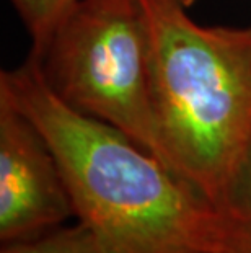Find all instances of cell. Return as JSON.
<instances>
[{
	"label": "cell",
	"mask_w": 251,
	"mask_h": 253,
	"mask_svg": "<svg viewBox=\"0 0 251 253\" xmlns=\"http://www.w3.org/2000/svg\"><path fill=\"white\" fill-rule=\"evenodd\" d=\"M186 253H220V252H207V250H196V252H186Z\"/></svg>",
	"instance_id": "9"
},
{
	"label": "cell",
	"mask_w": 251,
	"mask_h": 253,
	"mask_svg": "<svg viewBox=\"0 0 251 253\" xmlns=\"http://www.w3.org/2000/svg\"><path fill=\"white\" fill-rule=\"evenodd\" d=\"M31 38V56L41 57L78 0H12Z\"/></svg>",
	"instance_id": "6"
},
{
	"label": "cell",
	"mask_w": 251,
	"mask_h": 253,
	"mask_svg": "<svg viewBox=\"0 0 251 253\" xmlns=\"http://www.w3.org/2000/svg\"><path fill=\"white\" fill-rule=\"evenodd\" d=\"M197 2V0H181V3L184 5L186 8H189V7H193V5Z\"/></svg>",
	"instance_id": "8"
},
{
	"label": "cell",
	"mask_w": 251,
	"mask_h": 253,
	"mask_svg": "<svg viewBox=\"0 0 251 253\" xmlns=\"http://www.w3.org/2000/svg\"><path fill=\"white\" fill-rule=\"evenodd\" d=\"M0 253H105L87 225H62L36 239L3 244Z\"/></svg>",
	"instance_id": "7"
},
{
	"label": "cell",
	"mask_w": 251,
	"mask_h": 253,
	"mask_svg": "<svg viewBox=\"0 0 251 253\" xmlns=\"http://www.w3.org/2000/svg\"><path fill=\"white\" fill-rule=\"evenodd\" d=\"M75 217L49 144L5 95H0V242L36 239Z\"/></svg>",
	"instance_id": "4"
},
{
	"label": "cell",
	"mask_w": 251,
	"mask_h": 253,
	"mask_svg": "<svg viewBox=\"0 0 251 253\" xmlns=\"http://www.w3.org/2000/svg\"><path fill=\"white\" fill-rule=\"evenodd\" d=\"M215 206L220 212L217 252L251 253V144Z\"/></svg>",
	"instance_id": "5"
},
{
	"label": "cell",
	"mask_w": 251,
	"mask_h": 253,
	"mask_svg": "<svg viewBox=\"0 0 251 253\" xmlns=\"http://www.w3.org/2000/svg\"><path fill=\"white\" fill-rule=\"evenodd\" d=\"M0 95L44 136L75 217L105 253L217 252L215 204L127 134L59 98L36 57L2 71Z\"/></svg>",
	"instance_id": "1"
},
{
	"label": "cell",
	"mask_w": 251,
	"mask_h": 253,
	"mask_svg": "<svg viewBox=\"0 0 251 253\" xmlns=\"http://www.w3.org/2000/svg\"><path fill=\"white\" fill-rule=\"evenodd\" d=\"M167 164L220 201L251 144V28H204L181 0H141Z\"/></svg>",
	"instance_id": "2"
},
{
	"label": "cell",
	"mask_w": 251,
	"mask_h": 253,
	"mask_svg": "<svg viewBox=\"0 0 251 253\" xmlns=\"http://www.w3.org/2000/svg\"><path fill=\"white\" fill-rule=\"evenodd\" d=\"M36 59L59 98L117 127L168 167L153 111L141 0H78Z\"/></svg>",
	"instance_id": "3"
}]
</instances>
